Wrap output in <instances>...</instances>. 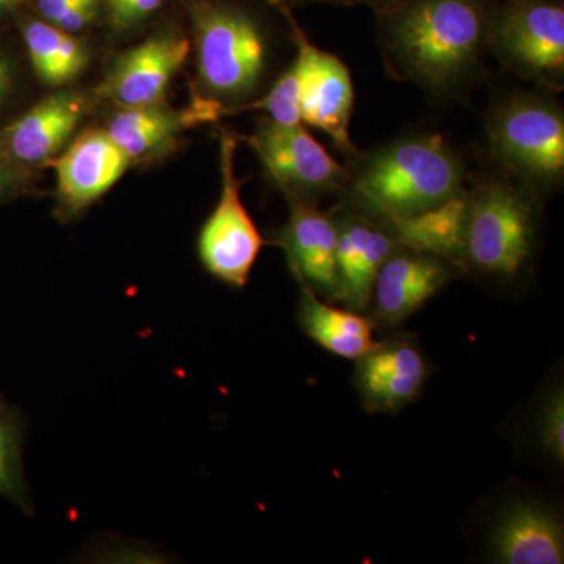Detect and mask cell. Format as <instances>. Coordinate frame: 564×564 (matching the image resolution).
I'll return each instance as SVG.
<instances>
[{"mask_svg":"<svg viewBox=\"0 0 564 564\" xmlns=\"http://www.w3.org/2000/svg\"><path fill=\"white\" fill-rule=\"evenodd\" d=\"M486 39L475 0H415L393 21V57L413 79L444 88L473 68Z\"/></svg>","mask_w":564,"mask_h":564,"instance_id":"6da1fadb","label":"cell"},{"mask_svg":"<svg viewBox=\"0 0 564 564\" xmlns=\"http://www.w3.org/2000/svg\"><path fill=\"white\" fill-rule=\"evenodd\" d=\"M463 169L441 135L393 143L369 159L356 195L381 217L417 214L459 193Z\"/></svg>","mask_w":564,"mask_h":564,"instance_id":"7a4b0ae2","label":"cell"},{"mask_svg":"<svg viewBox=\"0 0 564 564\" xmlns=\"http://www.w3.org/2000/svg\"><path fill=\"white\" fill-rule=\"evenodd\" d=\"M192 21L204 90L218 102L250 96L267 65V43L259 25L242 11L207 0L193 6Z\"/></svg>","mask_w":564,"mask_h":564,"instance_id":"3957f363","label":"cell"},{"mask_svg":"<svg viewBox=\"0 0 564 564\" xmlns=\"http://www.w3.org/2000/svg\"><path fill=\"white\" fill-rule=\"evenodd\" d=\"M533 215L513 187L489 182L467 206L466 258L484 273L510 278L521 272L533 245Z\"/></svg>","mask_w":564,"mask_h":564,"instance_id":"277c9868","label":"cell"},{"mask_svg":"<svg viewBox=\"0 0 564 564\" xmlns=\"http://www.w3.org/2000/svg\"><path fill=\"white\" fill-rule=\"evenodd\" d=\"M237 140L220 137L221 195L204 223L198 239V254L204 269L231 288H245L258 261L263 239L240 198L236 174Z\"/></svg>","mask_w":564,"mask_h":564,"instance_id":"5b68a950","label":"cell"},{"mask_svg":"<svg viewBox=\"0 0 564 564\" xmlns=\"http://www.w3.org/2000/svg\"><path fill=\"white\" fill-rule=\"evenodd\" d=\"M494 154L511 170L536 181H555L564 170L563 115L551 104L519 98L497 111Z\"/></svg>","mask_w":564,"mask_h":564,"instance_id":"8992f818","label":"cell"},{"mask_svg":"<svg viewBox=\"0 0 564 564\" xmlns=\"http://www.w3.org/2000/svg\"><path fill=\"white\" fill-rule=\"evenodd\" d=\"M272 2L291 22L296 44V58L292 66L299 79L302 122L321 129L343 150H352L350 120L355 91L347 66L336 55L314 46L281 0Z\"/></svg>","mask_w":564,"mask_h":564,"instance_id":"52a82bcc","label":"cell"},{"mask_svg":"<svg viewBox=\"0 0 564 564\" xmlns=\"http://www.w3.org/2000/svg\"><path fill=\"white\" fill-rule=\"evenodd\" d=\"M191 54V41L177 33H159L121 54L99 84V98L118 109L165 104L166 91Z\"/></svg>","mask_w":564,"mask_h":564,"instance_id":"ba28073f","label":"cell"},{"mask_svg":"<svg viewBox=\"0 0 564 564\" xmlns=\"http://www.w3.org/2000/svg\"><path fill=\"white\" fill-rule=\"evenodd\" d=\"M262 165L288 192H326L345 180L343 165L300 124L269 121L248 137Z\"/></svg>","mask_w":564,"mask_h":564,"instance_id":"9c48e42d","label":"cell"},{"mask_svg":"<svg viewBox=\"0 0 564 564\" xmlns=\"http://www.w3.org/2000/svg\"><path fill=\"white\" fill-rule=\"evenodd\" d=\"M497 44L511 66L536 79H556L564 69V10L525 0L505 11Z\"/></svg>","mask_w":564,"mask_h":564,"instance_id":"30bf717a","label":"cell"},{"mask_svg":"<svg viewBox=\"0 0 564 564\" xmlns=\"http://www.w3.org/2000/svg\"><path fill=\"white\" fill-rule=\"evenodd\" d=\"M57 176L58 210L76 217L102 198L131 165L106 131L80 133L62 155L52 159Z\"/></svg>","mask_w":564,"mask_h":564,"instance_id":"8fae6325","label":"cell"},{"mask_svg":"<svg viewBox=\"0 0 564 564\" xmlns=\"http://www.w3.org/2000/svg\"><path fill=\"white\" fill-rule=\"evenodd\" d=\"M356 361V389L370 413H399L421 395L429 375L425 356L408 337L375 344Z\"/></svg>","mask_w":564,"mask_h":564,"instance_id":"7c38bea8","label":"cell"},{"mask_svg":"<svg viewBox=\"0 0 564 564\" xmlns=\"http://www.w3.org/2000/svg\"><path fill=\"white\" fill-rule=\"evenodd\" d=\"M337 231L328 215L310 204L293 202L291 218L280 236L296 280L329 300L337 299Z\"/></svg>","mask_w":564,"mask_h":564,"instance_id":"4fadbf2b","label":"cell"},{"mask_svg":"<svg viewBox=\"0 0 564 564\" xmlns=\"http://www.w3.org/2000/svg\"><path fill=\"white\" fill-rule=\"evenodd\" d=\"M87 110V98L80 93L47 96L7 129L6 144L11 158L28 165L51 162L61 154Z\"/></svg>","mask_w":564,"mask_h":564,"instance_id":"5bb4252c","label":"cell"},{"mask_svg":"<svg viewBox=\"0 0 564 564\" xmlns=\"http://www.w3.org/2000/svg\"><path fill=\"white\" fill-rule=\"evenodd\" d=\"M448 280L443 259L417 251L392 252L375 280L372 300L380 321L395 325L410 318Z\"/></svg>","mask_w":564,"mask_h":564,"instance_id":"9a60e30c","label":"cell"},{"mask_svg":"<svg viewBox=\"0 0 564 564\" xmlns=\"http://www.w3.org/2000/svg\"><path fill=\"white\" fill-rule=\"evenodd\" d=\"M491 549L497 563L562 564V519L540 503L510 505L494 527Z\"/></svg>","mask_w":564,"mask_h":564,"instance_id":"2e32d148","label":"cell"},{"mask_svg":"<svg viewBox=\"0 0 564 564\" xmlns=\"http://www.w3.org/2000/svg\"><path fill=\"white\" fill-rule=\"evenodd\" d=\"M337 228L336 300L347 304L348 310L362 313L372 302L375 280L392 254L395 240L362 221H350Z\"/></svg>","mask_w":564,"mask_h":564,"instance_id":"e0dca14e","label":"cell"},{"mask_svg":"<svg viewBox=\"0 0 564 564\" xmlns=\"http://www.w3.org/2000/svg\"><path fill=\"white\" fill-rule=\"evenodd\" d=\"M469 198L456 193L447 202L417 214L388 217L395 243L434 258H466V223Z\"/></svg>","mask_w":564,"mask_h":564,"instance_id":"ac0fdd59","label":"cell"},{"mask_svg":"<svg viewBox=\"0 0 564 564\" xmlns=\"http://www.w3.org/2000/svg\"><path fill=\"white\" fill-rule=\"evenodd\" d=\"M196 124L202 120L193 104L184 110L158 104L118 110L104 131L132 163L169 150L182 131Z\"/></svg>","mask_w":564,"mask_h":564,"instance_id":"d6986e66","label":"cell"},{"mask_svg":"<svg viewBox=\"0 0 564 564\" xmlns=\"http://www.w3.org/2000/svg\"><path fill=\"white\" fill-rule=\"evenodd\" d=\"M302 288L299 323L307 337L333 355L355 361L372 350L377 343L369 318L358 311L340 310L322 302L306 284H302Z\"/></svg>","mask_w":564,"mask_h":564,"instance_id":"ffe728a7","label":"cell"},{"mask_svg":"<svg viewBox=\"0 0 564 564\" xmlns=\"http://www.w3.org/2000/svg\"><path fill=\"white\" fill-rule=\"evenodd\" d=\"M24 41L36 76L51 87L69 84L87 68L88 52L84 44L51 22H29Z\"/></svg>","mask_w":564,"mask_h":564,"instance_id":"44dd1931","label":"cell"},{"mask_svg":"<svg viewBox=\"0 0 564 564\" xmlns=\"http://www.w3.org/2000/svg\"><path fill=\"white\" fill-rule=\"evenodd\" d=\"M247 110H262L272 117V121L278 124H300V99H299V79H296L295 69L289 68L274 82L273 87L261 99L243 106H223L221 117L240 113Z\"/></svg>","mask_w":564,"mask_h":564,"instance_id":"7402d4cb","label":"cell"},{"mask_svg":"<svg viewBox=\"0 0 564 564\" xmlns=\"http://www.w3.org/2000/svg\"><path fill=\"white\" fill-rule=\"evenodd\" d=\"M538 437L545 454L555 463L564 462V392L555 388L541 408Z\"/></svg>","mask_w":564,"mask_h":564,"instance_id":"603a6c76","label":"cell"},{"mask_svg":"<svg viewBox=\"0 0 564 564\" xmlns=\"http://www.w3.org/2000/svg\"><path fill=\"white\" fill-rule=\"evenodd\" d=\"M111 28L124 32L151 17L165 0H106Z\"/></svg>","mask_w":564,"mask_h":564,"instance_id":"cb8c5ba5","label":"cell"},{"mask_svg":"<svg viewBox=\"0 0 564 564\" xmlns=\"http://www.w3.org/2000/svg\"><path fill=\"white\" fill-rule=\"evenodd\" d=\"M17 454H2L0 452V492H17Z\"/></svg>","mask_w":564,"mask_h":564,"instance_id":"d4e9b609","label":"cell"},{"mask_svg":"<svg viewBox=\"0 0 564 564\" xmlns=\"http://www.w3.org/2000/svg\"><path fill=\"white\" fill-rule=\"evenodd\" d=\"M79 0H36L41 17L44 21L55 24L62 14H65L70 7L76 6Z\"/></svg>","mask_w":564,"mask_h":564,"instance_id":"484cf974","label":"cell"},{"mask_svg":"<svg viewBox=\"0 0 564 564\" xmlns=\"http://www.w3.org/2000/svg\"><path fill=\"white\" fill-rule=\"evenodd\" d=\"M11 87V70L9 63L0 57V101L6 98Z\"/></svg>","mask_w":564,"mask_h":564,"instance_id":"4316f807","label":"cell"},{"mask_svg":"<svg viewBox=\"0 0 564 564\" xmlns=\"http://www.w3.org/2000/svg\"><path fill=\"white\" fill-rule=\"evenodd\" d=\"M14 180H17V176L11 172L10 166L0 159V196L9 191L11 185H13Z\"/></svg>","mask_w":564,"mask_h":564,"instance_id":"83f0119b","label":"cell"},{"mask_svg":"<svg viewBox=\"0 0 564 564\" xmlns=\"http://www.w3.org/2000/svg\"><path fill=\"white\" fill-rule=\"evenodd\" d=\"M22 2V0H0V9H7V7L17 6V3Z\"/></svg>","mask_w":564,"mask_h":564,"instance_id":"f1b7e54d","label":"cell"}]
</instances>
